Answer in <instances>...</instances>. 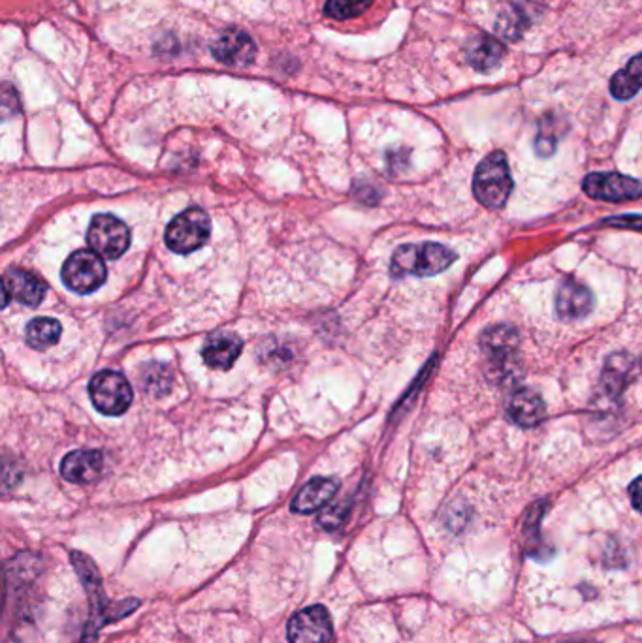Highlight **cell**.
I'll list each match as a JSON object with an SVG mask.
<instances>
[{"mask_svg": "<svg viewBox=\"0 0 642 643\" xmlns=\"http://www.w3.org/2000/svg\"><path fill=\"white\" fill-rule=\"evenodd\" d=\"M594 309V296L586 284L565 279L556 294V313L567 322L582 320Z\"/></svg>", "mask_w": 642, "mask_h": 643, "instance_id": "cell-12", "label": "cell"}, {"mask_svg": "<svg viewBox=\"0 0 642 643\" xmlns=\"http://www.w3.org/2000/svg\"><path fill=\"white\" fill-rule=\"evenodd\" d=\"M91 401L98 412L106 416H119L127 412L132 403L129 380L115 371H100L89 384Z\"/></svg>", "mask_w": 642, "mask_h": 643, "instance_id": "cell-5", "label": "cell"}, {"mask_svg": "<svg viewBox=\"0 0 642 643\" xmlns=\"http://www.w3.org/2000/svg\"><path fill=\"white\" fill-rule=\"evenodd\" d=\"M629 499L633 508L642 514V476L629 486Z\"/></svg>", "mask_w": 642, "mask_h": 643, "instance_id": "cell-28", "label": "cell"}, {"mask_svg": "<svg viewBox=\"0 0 642 643\" xmlns=\"http://www.w3.org/2000/svg\"><path fill=\"white\" fill-rule=\"evenodd\" d=\"M456 260V252L439 243L403 245L392 256V273L396 277L417 275L432 277L449 269Z\"/></svg>", "mask_w": 642, "mask_h": 643, "instance_id": "cell-2", "label": "cell"}, {"mask_svg": "<svg viewBox=\"0 0 642 643\" xmlns=\"http://www.w3.org/2000/svg\"><path fill=\"white\" fill-rule=\"evenodd\" d=\"M70 557H72V565L78 570L81 583L85 585L87 593L91 596V602H93V615H91L93 619H91V623L87 627L83 643H95L98 628L106 625V623H112L115 619L127 617L130 612H134L140 606V602L134 600V598H129L123 604L112 606L108 602V598L102 593V587H100L102 581H100V574H98V568L95 563L80 551H72Z\"/></svg>", "mask_w": 642, "mask_h": 643, "instance_id": "cell-1", "label": "cell"}, {"mask_svg": "<svg viewBox=\"0 0 642 643\" xmlns=\"http://www.w3.org/2000/svg\"><path fill=\"white\" fill-rule=\"evenodd\" d=\"M501 36L509 40H518L530 27V14L520 4H507L496 21Z\"/></svg>", "mask_w": 642, "mask_h": 643, "instance_id": "cell-22", "label": "cell"}, {"mask_svg": "<svg viewBox=\"0 0 642 643\" xmlns=\"http://www.w3.org/2000/svg\"><path fill=\"white\" fill-rule=\"evenodd\" d=\"M513 192V177L505 153L496 151L482 160L473 177V194L488 209L507 204Z\"/></svg>", "mask_w": 642, "mask_h": 643, "instance_id": "cell-3", "label": "cell"}, {"mask_svg": "<svg viewBox=\"0 0 642 643\" xmlns=\"http://www.w3.org/2000/svg\"><path fill=\"white\" fill-rule=\"evenodd\" d=\"M605 224L616 226V228H631V230H639V232H642V217H637V215H627V217L605 220Z\"/></svg>", "mask_w": 642, "mask_h": 643, "instance_id": "cell-27", "label": "cell"}, {"mask_svg": "<svg viewBox=\"0 0 642 643\" xmlns=\"http://www.w3.org/2000/svg\"><path fill=\"white\" fill-rule=\"evenodd\" d=\"M558 119H554L552 115H548L541 123V130L539 136L535 140V151L539 157H550L556 151L558 145Z\"/></svg>", "mask_w": 642, "mask_h": 643, "instance_id": "cell-24", "label": "cell"}, {"mask_svg": "<svg viewBox=\"0 0 642 643\" xmlns=\"http://www.w3.org/2000/svg\"><path fill=\"white\" fill-rule=\"evenodd\" d=\"M507 414L520 427H535L545 420L546 405L543 397L530 388H520L507 403Z\"/></svg>", "mask_w": 642, "mask_h": 643, "instance_id": "cell-15", "label": "cell"}, {"mask_svg": "<svg viewBox=\"0 0 642 643\" xmlns=\"http://www.w3.org/2000/svg\"><path fill=\"white\" fill-rule=\"evenodd\" d=\"M466 55L467 61L475 70L490 72L501 63L505 55V46L490 34H475L467 42Z\"/></svg>", "mask_w": 642, "mask_h": 643, "instance_id": "cell-18", "label": "cell"}, {"mask_svg": "<svg viewBox=\"0 0 642 643\" xmlns=\"http://www.w3.org/2000/svg\"><path fill=\"white\" fill-rule=\"evenodd\" d=\"M584 192L594 198V200H603V202H629V200H639L642 196V185L622 173H590L584 183H582Z\"/></svg>", "mask_w": 642, "mask_h": 643, "instance_id": "cell-9", "label": "cell"}, {"mask_svg": "<svg viewBox=\"0 0 642 643\" xmlns=\"http://www.w3.org/2000/svg\"><path fill=\"white\" fill-rule=\"evenodd\" d=\"M63 281L78 294H91L106 281V266L95 251H76L63 266Z\"/></svg>", "mask_w": 642, "mask_h": 643, "instance_id": "cell-7", "label": "cell"}, {"mask_svg": "<svg viewBox=\"0 0 642 643\" xmlns=\"http://www.w3.org/2000/svg\"><path fill=\"white\" fill-rule=\"evenodd\" d=\"M61 333L63 328L55 318H34L27 326V343L34 350H46L59 343Z\"/></svg>", "mask_w": 642, "mask_h": 643, "instance_id": "cell-21", "label": "cell"}, {"mask_svg": "<svg viewBox=\"0 0 642 643\" xmlns=\"http://www.w3.org/2000/svg\"><path fill=\"white\" fill-rule=\"evenodd\" d=\"M642 89V53L635 55L624 70L610 79V95L616 100H629Z\"/></svg>", "mask_w": 642, "mask_h": 643, "instance_id": "cell-20", "label": "cell"}, {"mask_svg": "<svg viewBox=\"0 0 642 643\" xmlns=\"http://www.w3.org/2000/svg\"><path fill=\"white\" fill-rule=\"evenodd\" d=\"M639 373V361L629 354H614L605 363L603 386L610 397H620Z\"/></svg>", "mask_w": 642, "mask_h": 643, "instance_id": "cell-17", "label": "cell"}, {"mask_svg": "<svg viewBox=\"0 0 642 643\" xmlns=\"http://www.w3.org/2000/svg\"><path fill=\"white\" fill-rule=\"evenodd\" d=\"M290 643H328L332 640V619L324 606H309L292 615L287 627Z\"/></svg>", "mask_w": 642, "mask_h": 643, "instance_id": "cell-10", "label": "cell"}, {"mask_svg": "<svg viewBox=\"0 0 642 643\" xmlns=\"http://www.w3.org/2000/svg\"><path fill=\"white\" fill-rule=\"evenodd\" d=\"M520 337L511 326H494L484 331L481 337V348L486 360L492 367V375L507 378L516 365Z\"/></svg>", "mask_w": 642, "mask_h": 643, "instance_id": "cell-6", "label": "cell"}, {"mask_svg": "<svg viewBox=\"0 0 642 643\" xmlns=\"http://www.w3.org/2000/svg\"><path fill=\"white\" fill-rule=\"evenodd\" d=\"M104 469V455L97 450L70 452L61 463L63 478L72 484H91Z\"/></svg>", "mask_w": 642, "mask_h": 643, "instance_id": "cell-14", "label": "cell"}, {"mask_svg": "<svg viewBox=\"0 0 642 643\" xmlns=\"http://www.w3.org/2000/svg\"><path fill=\"white\" fill-rule=\"evenodd\" d=\"M241 348L243 343L236 333H215L204 346L202 358L209 367L228 369L240 358Z\"/></svg>", "mask_w": 642, "mask_h": 643, "instance_id": "cell-19", "label": "cell"}, {"mask_svg": "<svg viewBox=\"0 0 642 643\" xmlns=\"http://www.w3.org/2000/svg\"><path fill=\"white\" fill-rule=\"evenodd\" d=\"M87 243L91 251L108 260H115L129 249L130 230L123 220L115 219L113 215H97L91 220Z\"/></svg>", "mask_w": 642, "mask_h": 643, "instance_id": "cell-8", "label": "cell"}, {"mask_svg": "<svg viewBox=\"0 0 642 643\" xmlns=\"http://www.w3.org/2000/svg\"><path fill=\"white\" fill-rule=\"evenodd\" d=\"M209 234L211 224L208 215L198 207H191L168 224L164 239L172 251L177 254H189L202 249L208 243Z\"/></svg>", "mask_w": 642, "mask_h": 643, "instance_id": "cell-4", "label": "cell"}, {"mask_svg": "<svg viewBox=\"0 0 642 643\" xmlns=\"http://www.w3.org/2000/svg\"><path fill=\"white\" fill-rule=\"evenodd\" d=\"M343 519H345V506L339 504V506H332L326 512H322L319 521L324 529H338L339 525L343 523Z\"/></svg>", "mask_w": 642, "mask_h": 643, "instance_id": "cell-26", "label": "cell"}, {"mask_svg": "<svg viewBox=\"0 0 642 643\" xmlns=\"http://www.w3.org/2000/svg\"><path fill=\"white\" fill-rule=\"evenodd\" d=\"M46 290V283L31 271L8 269L4 275V303L12 296L23 305L38 307L46 298Z\"/></svg>", "mask_w": 642, "mask_h": 643, "instance_id": "cell-13", "label": "cell"}, {"mask_svg": "<svg viewBox=\"0 0 642 643\" xmlns=\"http://www.w3.org/2000/svg\"><path fill=\"white\" fill-rule=\"evenodd\" d=\"M211 53L219 63L228 64V66H247L253 63L257 46L247 32L241 29H230L215 40V44L211 46Z\"/></svg>", "mask_w": 642, "mask_h": 643, "instance_id": "cell-11", "label": "cell"}, {"mask_svg": "<svg viewBox=\"0 0 642 643\" xmlns=\"http://www.w3.org/2000/svg\"><path fill=\"white\" fill-rule=\"evenodd\" d=\"M373 4V0H326L324 12L334 19H351L362 16Z\"/></svg>", "mask_w": 642, "mask_h": 643, "instance_id": "cell-23", "label": "cell"}, {"mask_svg": "<svg viewBox=\"0 0 642 643\" xmlns=\"http://www.w3.org/2000/svg\"><path fill=\"white\" fill-rule=\"evenodd\" d=\"M336 478H315L307 482L292 501V510L298 514H313L332 501L338 493Z\"/></svg>", "mask_w": 642, "mask_h": 643, "instance_id": "cell-16", "label": "cell"}, {"mask_svg": "<svg viewBox=\"0 0 642 643\" xmlns=\"http://www.w3.org/2000/svg\"><path fill=\"white\" fill-rule=\"evenodd\" d=\"M170 382H172V378H170V373H168V369L164 365H157V363L147 365L144 382H142L145 392L157 393V395L168 392Z\"/></svg>", "mask_w": 642, "mask_h": 643, "instance_id": "cell-25", "label": "cell"}, {"mask_svg": "<svg viewBox=\"0 0 642 643\" xmlns=\"http://www.w3.org/2000/svg\"><path fill=\"white\" fill-rule=\"evenodd\" d=\"M573 643H595V642H590V640H584V642H573Z\"/></svg>", "mask_w": 642, "mask_h": 643, "instance_id": "cell-29", "label": "cell"}]
</instances>
